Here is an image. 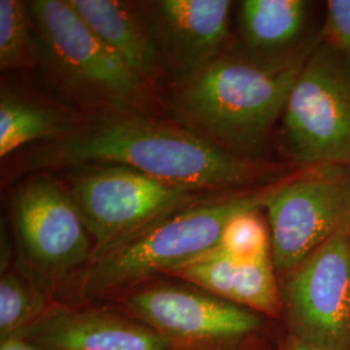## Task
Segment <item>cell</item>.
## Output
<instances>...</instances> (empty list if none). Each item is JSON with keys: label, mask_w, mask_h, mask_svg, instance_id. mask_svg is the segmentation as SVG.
<instances>
[{"label": "cell", "mask_w": 350, "mask_h": 350, "mask_svg": "<svg viewBox=\"0 0 350 350\" xmlns=\"http://www.w3.org/2000/svg\"><path fill=\"white\" fill-rule=\"evenodd\" d=\"M26 161L37 170L124 165L169 186L206 193L260 187L292 173L282 163L234 156L174 121L139 109L92 113L72 134L36 147Z\"/></svg>", "instance_id": "cell-1"}, {"label": "cell", "mask_w": 350, "mask_h": 350, "mask_svg": "<svg viewBox=\"0 0 350 350\" xmlns=\"http://www.w3.org/2000/svg\"><path fill=\"white\" fill-rule=\"evenodd\" d=\"M308 57L265 64L226 52L198 73L174 82L166 112L175 124L221 150L267 161L288 95Z\"/></svg>", "instance_id": "cell-2"}, {"label": "cell", "mask_w": 350, "mask_h": 350, "mask_svg": "<svg viewBox=\"0 0 350 350\" xmlns=\"http://www.w3.org/2000/svg\"><path fill=\"white\" fill-rule=\"evenodd\" d=\"M291 174L270 185L195 202L94 256L83 274L82 293L92 299L118 292L200 257L218 245L234 217L263 211Z\"/></svg>", "instance_id": "cell-3"}, {"label": "cell", "mask_w": 350, "mask_h": 350, "mask_svg": "<svg viewBox=\"0 0 350 350\" xmlns=\"http://www.w3.org/2000/svg\"><path fill=\"white\" fill-rule=\"evenodd\" d=\"M39 65L73 100L94 109H139L150 88L75 12L69 0L29 1Z\"/></svg>", "instance_id": "cell-4"}, {"label": "cell", "mask_w": 350, "mask_h": 350, "mask_svg": "<svg viewBox=\"0 0 350 350\" xmlns=\"http://www.w3.org/2000/svg\"><path fill=\"white\" fill-rule=\"evenodd\" d=\"M287 166L350 169V57L325 43L304 64L275 133Z\"/></svg>", "instance_id": "cell-5"}, {"label": "cell", "mask_w": 350, "mask_h": 350, "mask_svg": "<svg viewBox=\"0 0 350 350\" xmlns=\"http://www.w3.org/2000/svg\"><path fill=\"white\" fill-rule=\"evenodd\" d=\"M69 192L94 241V256L172 213L221 195L173 187L113 163L75 167Z\"/></svg>", "instance_id": "cell-6"}, {"label": "cell", "mask_w": 350, "mask_h": 350, "mask_svg": "<svg viewBox=\"0 0 350 350\" xmlns=\"http://www.w3.org/2000/svg\"><path fill=\"white\" fill-rule=\"evenodd\" d=\"M276 274L286 275L329 239L350 230V169L295 170L263 208Z\"/></svg>", "instance_id": "cell-7"}, {"label": "cell", "mask_w": 350, "mask_h": 350, "mask_svg": "<svg viewBox=\"0 0 350 350\" xmlns=\"http://www.w3.org/2000/svg\"><path fill=\"white\" fill-rule=\"evenodd\" d=\"M282 305L295 338L350 350V234L341 232L282 276Z\"/></svg>", "instance_id": "cell-8"}, {"label": "cell", "mask_w": 350, "mask_h": 350, "mask_svg": "<svg viewBox=\"0 0 350 350\" xmlns=\"http://www.w3.org/2000/svg\"><path fill=\"white\" fill-rule=\"evenodd\" d=\"M13 225L39 278L57 280L94 256V241L70 192L47 174L31 175L13 193Z\"/></svg>", "instance_id": "cell-9"}, {"label": "cell", "mask_w": 350, "mask_h": 350, "mask_svg": "<svg viewBox=\"0 0 350 350\" xmlns=\"http://www.w3.org/2000/svg\"><path fill=\"white\" fill-rule=\"evenodd\" d=\"M139 322L157 331L173 345L214 344L247 336L261 319L253 310L206 291L157 286L135 292L126 301Z\"/></svg>", "instance_id": "cell-10"}, {"label": "cell", "mask_w": 350, "mask_h": 350, "mask_svg": "<svg viewBox=\"0 0 350 350\" xmlns=\"http://www.w3.org/2000/svg\"><path fill=\"white\" fill-rule=\"evenodd\" d=\"M230 0H156L139 3L163 68L174 82L198 73L227 52Z\"/></svg>", "instance_id": "cell-11"}, {"label": "cell", "mask_w": 350, "mask_h": 350, "mask_svg": "<svg viewBox=\"0 0 350 350\" xmlns=\"http://www.w3.org/2000/svg\"><path fill=\"white\" fill-rule=\"evenodd\" d=\"M14 338L38 350H174L147 325L101 309L50 308Z\"/></svg>", "instance_id": "cell-12"}, {"label": "cell", "mask_w": 350, "mask_h": 350, "mask_svg": "<svg viewBox=\"0 0 350 350\" xmlns=\"http://www.w3.org/2000/svg\"><path fill=\"white\" fill-rule=\"evenodd\" d=\"M318 3L306 0H244L238 5L240 56L265 64L296 62L318 44Z\"/></svg>", "instance_id": "cell-13"}, {"label": "cell", "mask_w": 350, "mask_h": 350, "mask_svg": "<svg viewBox=\"0 0 350 350\" xmlns=\"http://www.w3.org/2000/svg\"><path fill=\"white\" fill-rule=\"evenodd\" d=\"M75 12L101 42L138 75L153 83L163 63L139 3L117 0H69Z\"/></svg>", "instance_id": "cell-14"}, {"label": "cell", "mask_w": 350, "mask_h": 350, "mask_svg": "<svg viewBox=\"0 0 350 350\" xmlns=\"http://www.w3.org/2000/svg\"><path fill=\"white\" fill-rule=\"evenodd\" d=\"M81 113L50 101L33 99L3 88L0 95V157L23 146L50 143L72 134L82 124Z\"/></svg>", "instance_id": "cell-15"}, {"label": "cell", "mask_w": 350, "mask_h": 350, "mask_svg": "<svg viewBox=\"0 0 350 350\" xmlns=\"http://www.w3.org/2000/svg\"><path fill=\"white\" fill-rule=\"evenodd\" d=\"M226 300L253 312L276 315L283 308L271 254L250 261H237Z\"/></svg>", "instance_id": "cell-16"}, {"label": "cell", "mask_w": 350, "mask_h": 350, "mask_svg": "<svg viewBox=\"0 0 350 350\" xmlns=\"http://www.w3.org/2000/svg\"><path fill=\"white\" fill-rule=\"evenodd\" d=\"M39 65V44L29 1L0 0V66L29 69Z\"/></svg>", "instance_id": "cell-17"}, {"label": "cell", "mask_w": 350, "mask_h": 350, "mask_svg": "<svg viewBox=\"0 0 350 350\" xmlns=\"http://www.w3.org/2000/svg\"><path fill=\"white\" fill-rule=\"evenodd\" d=\"M50 309L46 296L25 276L5 270L0 278V342L17 336Z\"/></svg>", "instance_id": "cell-18"}, {"label": "cell", "mask_w": 350, "mask_h": 350, "mask_svg": "<svg viewBox=\"0 0 350 350\" xmlns=\"http://www.w3.org/2000/svg\"><path fill=\"white\" fill-rule=\"evenodd\" d=\"M261 212L252 211L234 217L215 248L239 262L271 254L269 225Z\"/></svg>", "instance_id": "cell-19"}, {"label": "cell", "mask_w": 350, "mask_h": 350, "mask_svg": "<svg viewBox=\"0 0 350 350\" xmlns=\"http://www.w3.org/2000/svg\"><path fill=\"white\" fill-rule=\"evenodd\" d=\"M319 40L350 57V0L323 3Z\"/></svg>", "instance_id": "cell-20"}, {"label": "cell", "mask_w": 350, "mask_h": 350, "mask_svg": "<svg viewBox=\"0 0 350 350\" xmlns=\"http://www.w3.org/2000/svg\"><path fill=\"white\" fill-rule=\"evenodd\" d=\"M0 350H38L34 349L33 347L27 345L23 340L20 338H12L5 341L0 342Z\"/></svg>", "instance_id": "cell-21"}, {"label": "cell", "mask_w": 350, "mask_h": 350, "mask_svg": "<svg viewBox=\"0 0 350 350\" xmlns=\"http://www.w3.org/2000/svg\"><path fill=\"white\" fill-rule=\"evenodd\" d=\"M288 350H328L325 348H321V347H315L312 344H308V342H304L301 340L293 338L292 342H291V347L288 348Z\"/></svg>", "instance_id": "cell-22"}, {"label": "cell", "mask_w": 350, "mask_h": 350, "mask_svg": "<svg viewBox=\"0 0 350 350\" xmlns=\"http://www.w3.org/2000/svg\"><path fill=\"white\" fill-rule=\"evenodd\" d=\"M349 234H350V230H349Z\"/></svg>", "instance_id": "cell-23"}]
</instances>
